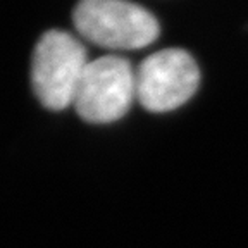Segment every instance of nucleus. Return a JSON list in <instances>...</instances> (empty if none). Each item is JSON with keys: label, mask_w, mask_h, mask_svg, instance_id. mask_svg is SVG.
I'll list each match as a JSON object with an SVG mask.
<instances>
[{"label": "nucleus", "mask_w": 248, "mask_h": 248, "mask_svg": "<svg viewBox=\"0 0 248 248\" xmlns=\"http://www.w3.org/2000/svg\"><path fill=\"white\" fill-rule=\"evenodd\" d=\"M78 35L107 50H140L160 35V24L131 0H79L73 9Z\"/></svg>", "instance_id": "obj_1"}, {"label": "nucleus", "mask_w": 248, "mask_h": 248, "mask_svg": "<svg viewBox=\"0 0 248 248\" xmlns=\"http://www.w3.org/2000/svg\"><path fill=\"white\" fill-rule=\"evenodd\" d=\"M136 98V71L119 55L90 61L73 107L83 121L110 124L123 119Z\"/></svg>", "instance_id": "obj_3"}, {"label": "nucleus", "mask_w": 248, "mask_h": 248, "mask_svg": "<svg viewBox=\"0 0 248 248\" xmlns=\"http://www.w3.org/2000/svg\"><path fill=\"white\" fill-rule=\"evenodd\" d=\"M200 85V67L190 52L164 48L136 69V98L148 112H170L185 105Z\"/></svg>", "instance_id": "obj_4"}, {"label": "nucleus", "mask_w": 248, "mask_h": 248, "mask_svg": "<svg viewBox=\"0 0 248 248\" xmlns=\"http://www.w3.org/2000/svg\"><path fill=\"white\" fill-rule=\"evenodd\" d=\"M88 62L76 36L62 30L45 31L31 57V88L40 104L48 110L73 105Z\"/></svg>", "instance_id": "obj_2"}]
</instances>
